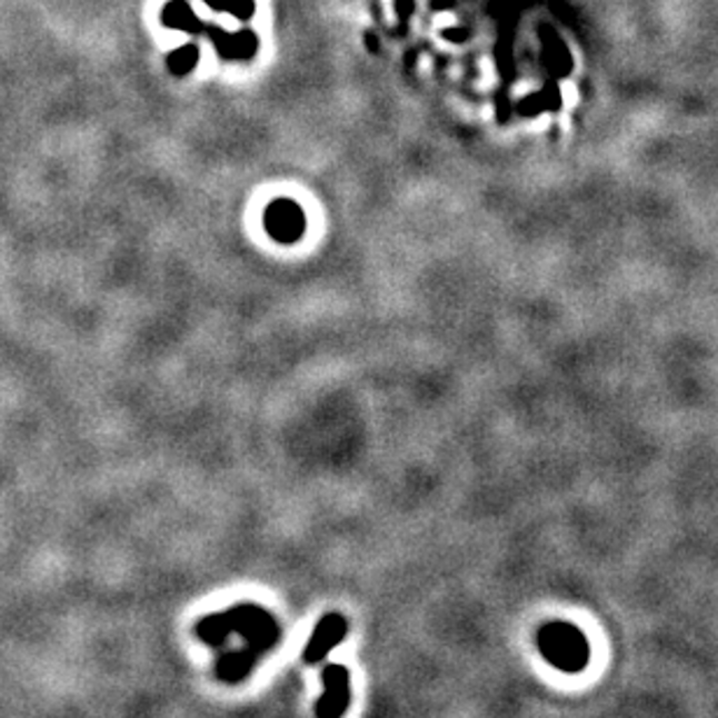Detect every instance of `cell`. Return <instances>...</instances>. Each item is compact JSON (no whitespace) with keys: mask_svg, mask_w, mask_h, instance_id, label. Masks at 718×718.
<instances>
[{"mask_svg":"<svg viewBox=\"0 0 718 718\" xmlns=\"http://www.w3.org/2000/svg\"><path fill=\"white\" fill-rule=\"evenodd\" d=\"M197 635L203 644L215 646V649L225 646L229 635H241L246 649L261 658L280 641V626L271 611L246 602L227 611L203 616L197 624Z\"/></svg>","mask_w":718,"mask_h":718,"instance_id":"cell-1","label":"cell"},{"mask_svg":"<svg viewBox=\"0 0 718 718\" xmlns=\"http://www.w3.org/2000/svg\"><path fill=\"white\" fill-rule=\"evenodd\" d=\"M539 649L544 658L565 672H579L588 662L586 637L571 626L550 624L539 632Z\"/></svg>","mask_w":718,"mask_h":718,"instance_id":"cell-2","label":"cell"},{"mask_svg":"<svg viewBox=\"0 0 718 718\" xmlns=\"http://www.w3.org/2000/svg\"><path fill=\"white\" fill-rule=\"evenodd\" d=\"M325 692L316 705L318 718H343L350 707V672L343 665H327L322 669Z\"/></svg>","mask_w":718,"mask_h":718,"instance_id":"cell-3","label":"cell"},{"mask_svg":"<svg viewBox=\"0 0 718 718\" xmlns=\"http://www.w3.org/2000/svg\"><path fill=\"white\" fill-rule=\"evenodd\" d=\"M348 635V620L343 614L339 611H329L325 614L316 628H313V635H310L308 644H306V649H303V660L308 665H318L322 662L331 649H337V646L346 639Z\"/></svg>","mask_w":718,"mask_h":718,"instance_id":"cell-4","label":"cell"},{"mask_svg":"<svg viewBox=\"0 0 718 718\" xmlns=\"http://www.w3.org/2000/svg\"><path fill=\"white\" fill-rule=\"evenodd\" d=\"M265 225H267V231L280 243H295L306 231L303 210L295 201H287V199L273 201L267 208Z\"/></svg>","mask_w":718,"mask_h":718,"instance_id":"cell-5","label":"cell"},{"mask_svg":"<svg viewBox=\"0 0 718 718\" xmlns=\"http://www.w3.org/2000/svg\"><path fill=\"white\" fill-rule=\"evenodd\" d=\"M257 660L259 658L243 646V649L220 654L218 665H215V672H218V679L225 684H241L243 679L250 677Z\"/></svg>","mask_w":718,"mask_h":718,"instance_id":"cell-6","label":"cell"},{"mask_svg":"<svg viewBox=\"0 0 718 718\" xmlns=\"http://www.w3.org/2000/svg\"><path fill=\"white\" fill-rule=\"evenodd\" d=\"M195 59H197V52L189 50V47H185V50H180L173 57L171 66H173V70H178V73H185V70H189L191 66H195Z\"/></svg>","mask_w":718,"mask_h":718,"instance_id":"cell-7","label":"cell"}]
</instances>
